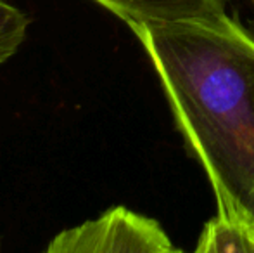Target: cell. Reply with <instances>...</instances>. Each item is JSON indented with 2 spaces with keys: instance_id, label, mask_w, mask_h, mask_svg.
I'll return each instance as SVG.
<instances>
[{
  "instance_id": "6da1fadb",
  "label": "cell",
  "mask_w": 254,
  "mask_h": 253,
  "mask_svg": "<svg viewBox=\"0 0 254 253\" xmlns=\"http://www.w3.org/2000/svg\"><path fill=\"white\" fill-rule=\"evenodd\" d=\"M128 26L206 170L218 215L254 229V37L232 17Z\"/></svg>"
},
{
  "instance_id": "7a4b0ae2",
  "label": "cell",
  "mask_w": 254,
  "mask_h": 253,
  "mask_svg": "<svg viewBox=\"0 0 254 253\" xmlns=\"http://www.w3.org/2000/svg\"><path fill=\"white\" fill-rule=\"evenodd\" d=\"M49 253H170L178 252L156 220L125 206L99 219L63 231L49 243Z\"/></svg>"
},
{
  "instance_id": "3957f363",
  "label": "cell",
  "mask_w": 254,
  "mask_h": 253,
  "mask_svg": "<svg viewBox=\"0 0 254 253\" xmlns=\"http://www.w3.org/2000/svg\"><path fill=\"white\" fill-rule=\"evenodd\" d=\"M130 23H220L227 14L225 0H94Z\"/></svg>"
},
{
  "instance_id": "277c9868",
  "label": "cell",
  "mask_w": 254,
  "mask_h": 253,
  "mask_svg": "<svg viewBox=\"0 0 254 253\" xmlns=\"http://www.w3.org/2000/svg\"><path fill=\"white\" fill-rule=\"evenodd\" d=\"M195 252L254 253V229L241 222H234L216 215L206 224Z\"/></svg>"
},
{
  "instance_id": "5b68a950",
  "label": "cell",
  "mask_w": 254,
  "mask_h": 253,
  "mask_svg": "<svg viewBox=\"0 0 254 253\" xmlns=\"http://www.w3.org/2000/svg\"><path fill=\"white\" fill-rule=\"evenodd\" d=\"M30 17L16 5L0 0V64L9 61L26 40Z\"/></svg>"
}]
</instances>
